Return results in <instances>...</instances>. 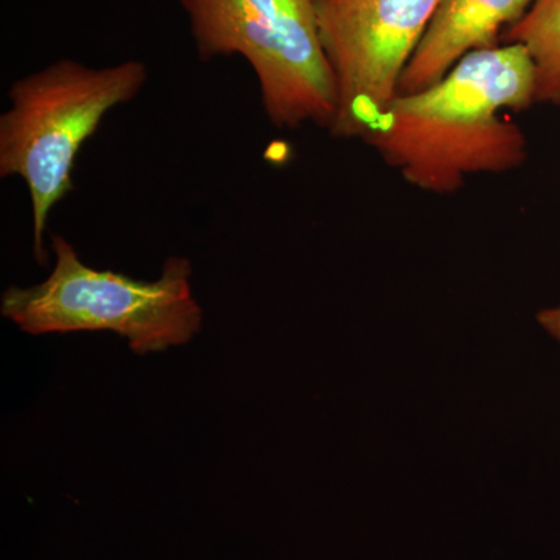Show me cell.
Wrapping results in <instances>:
<instances>
[{
    "label": "cell",
    "mask_w": 560,
    "mask_h": 560,
    "mask_svg": "<svg viewBox=\"0 0 560 560\" xmlns=\"http://www.w3.org/2000/svg\"><path fill=\"white\" fill-rule=\"evenodd\" d=\"M534 103L536 70L525 47H488L433 86L397 95L363 142L416 189L455 194L469 176L525 164V132L500 113Z\"/></svg>",
    "instance_id": "cell-1"
},
{
    "label": "cell",
    "mask_w": 560,
    "mask_h": 560,
    "mask_svg": "<svg viewBox=\"0 0 560 560\" xmlns=\"http://www.w3.org/2000/svg\"><path fill=\"white\" fill-rule=\"evenodd\" d=\"M149 80L139 60L91 68L62 58L14 81L0 116V176L24 180L32 205L33 254L49 259L44 235L51 209L72 190L81 147L116 106L130 103Z\"/></svg>",
    "instance_id": "cell-2"
},
{
    "label": "cell",
    "mask_w": 560,
    "mask_h": 560,
    "mask_svg": "<svg viewBox=\"0 0 560 560\" xmlns=\"http://www.w3.org/2000/svg\"><path fill=\"white\" fill-rule=\"evenodd\" d=\"M49 278L36 285L9 287L0 312L25 334L116 331L132 352L145 355L189 342L202 326V308L191 290V264L171 257L156 280H136L88 267L72 243L51 235Z\"/></svg>",
    "instance_id": "cell-3"
},
{
    "label": "cell",
    "mask_w": 560,
    "mask_h": 560,
    "mask_svg": "<svg viewBox=\"0 0 560 560\" xmlns=\"http://www.w3.org/2000/svg\"><path fill=\"white\" fill-rule=\"evenodd\" d=\"M201 61L245 58L279 130H329L337 84L320 46L313 0H179Z\"/></svg>",
    "instance_id": "cell-4"
},
{
    "label": "cell",
    "mask_w": 560,
    "mask_h": 560,
    "mask_svg": "<svg viewBox=\"0 0 560 560\" xmlns=\"http://www.w3.org/2000/svg\"><path fill=\"white\" fill-rule=\"evenodd\" d=\"M337 84L329 132L366 138L390 102L441 0H313Z\"/></svg>",
    "instance_id": "cell-5"
},
{
    "label": "cell",
    "mask_w": 560,
    "mask_h": 560,
    "mask_svg": "<svg viewBox=\"0 0 560 560\" xmlns=\"http://www.w3.org/2000/svg\"><path fill=\"white\" fill-rule=\"evenodd\" d=\"M534 0H441L399 84V94L433 86L466 55L495 46ZM397 94V95H399Z\"/></svg>",
    "instance_id": "cell-6"
},
{
    "label": "cell",
    "mask_w": 560,
    "mask_h": 560,
    "mask_svg": "<svg viewBox=\"0 0 560 560\" xmlns=\"http://www.w3.org/2000/svg\"><path fill=\"white\" fill-rule=\"evenodd\" d=\"M506 39L528 51L536 70V103L560 106V0H534Z\"/></svg>",
    "instance_id": "cell-7"
},
{
    "label": "cell",
    "mask_w": 560,
    "mask_h": 560,
    "mask_svg": "<svg viewBox=\"0 0 560 560\" xmlns=\"http://www.w3.org/2000/svg\"><path fill=\"white\" fill-rule=\"evenodd\" d=\"M539 323L560 342V305L539 313Z\"/></svg>",
    "instance_id": "cell-8"
}]
</instances>
